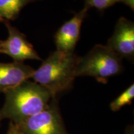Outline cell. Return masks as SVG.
<instances>
[{"label": "cell", "instance_id": "cell-2", "mask_svg": "<svg viewBox=\"0 0 134 134\" xmlns=\"http://www.w3.org/2000/svg\"><path fill=\"white\" fill-rule=\"evenodd\" d=\"M80 57L55 50L35 70L31 79L49 92L52 98L72 88Z\"/></svg>", "mask_w": 134, "mask_h": 134}, {"label": "cell", "instance_id": "cell-8", "mask_svg": "<svg viewBox=\"0 0 134 134\" xmlns=\"http://www.w3.org/2000/svg\"><path fill=\"white\" fill-rule=\"evenodd\" d=\"M34 70L24 63L0 62V93L31 79Z\"/></svg>", "mask_w": 134, "mask_h": 134}, {"label": "cell", "instance_id": "cell-15", "mask_svg": "<svg viewBox=\"0 0 134 134\" xmlns=\"http://www.w3.org/2000/svg\"><path fill=\"white\" fill-rule=\"evenodd\" d=\"M1 119H0V122H1Z\"/></svg>", "mask_w": 134, "mask_h": 134}, {"label": "cell", "instance_id": "cell-11", "mask_svg": "<svg viewBox=\"0 0 134 134\" xmlns=\"http://www.w3.org/2000/svg\"><path fill=\"white\" fill-rule=\"evenodd\" d=\"M120 0H85V6L88 10L90 8H96L100 11L111 7L115 3H119Z\"/></svg>", "mask_w": 134, "mask_h": 134}, {"label": "cell", "instance_id": "cell-12", "mask_svg": "<svg viewBox=\"0 0 134 134\" xmlns=\"http://www.w3.org/2000/svg\"><path fill=\"white\" fill-rule=\"evenodd\" d=\"M7 134H24L20 130L15 124L10 122Z\"/></svg>", "mask_w": 134, "mask_h": 134}, {"label": "cell", "instance_id": "cell-16", "mask_svg": "<svg viewBox=\"0 0 134 134\" xmlns=\"http://www.w3.org/2000/svg\"><path fill=\"white\" fill-rule=\"evenodd\" d=\"M0 22H1V21H0Z\"/></svg>", "mask_w": 134, "mask_h": 134}, {"label": "cell", "instance_id": "cell-5", "mask_svg": "<svg viewBox=\"0 0 134 134\" xmlns=\"http://www.w3.org/2000/svg\"><path fill=\"white\" fill-rule=\"evenodd\" d=\"M8 32L6 40H0V53H4L16 62L23 63L28 60H42L41 57L26 36L9 22H5Z\"/></svg>", "mask_w": 134, "mask_h": 134}, {"label": "cell", "instance_id": "cell-13", "mask_svg": "<svg viewBox=\"0 0 134 134\" xmlns=\"http://www.w3.org/2000/svg\"><path fill=\"white\" fill-rule=\"evenodd\" d=\"M119 3L126 5L133 11L134 9V0H120Z\"/></svg>", "mask_w": 134, "mask_h": 134}, {"label": "cell", "instance_id": "cell-14", "mask_svg": "<svg viewBox=\"0 0 134 134\" xmlns=\"http://www.w3.org/2000/svg\"><path fill=\"white\" fill-rule=\"evenodd\" d=\"M127 134H133V129H130L127 132Z\"/></svg>", "mask_w": 134, "mask_h": 134}, {"label": "cell", "instance_id": "cell-1", "mask_svg": "<svg viewBox=\"0 0 134 134\" xmlns=\"http://www.w3.org/2000/svg\"><path fill=\"white\" fill-rule=\"evenodd\" d=\"M4 94L5 100L0 109V119H9L14 124L41 113L52 99L46 89L29 80Z\"/></svg>", "mask_w": 134, "mask_h": 134}, {"label": "cell", "instance_id": "cell-9", "mask_svg": "<svg viewBox=\"0 0 134 134\" xmlns=\"http://www.w3.org/2000/svg\"><path fill=\"white\" fill-rule=\"evenodd\" d=\"M38 1L40 0H0V21L4 23L16 19L25 6Z\"/></svg>", "mask_w": 134, "mask_h": 134}, {"label": "cell", "instance_id": "cell-10", "mask_svg": "<svg viewBox=\"0 0 134 134\" xmlns=\"http://www.w3.org/2000/svg\"><path fill=\"white\" fill-rule=\"evenodd\" d=\"M134 98V85H130L110 104V108L116 112L126 105L131 104Z\"/></svg>", "mask_w": 134, "mask_h": 134}, {"label": "cell", "instance_id": "cell-3", "mask_svg": "<svg viewBox=\"0 0 134 134\" xmlns=\"http://www.w3.org/2000/svg\"><path fill=\"white\" fill-rule=\"evenodd\" d=\"M122 58L107 46L96 45L81 57L77 64L76 76H90L101 83H107L112 76L123 70Z\"/></svg>", "mask_w": 134, "mask_h": 134}, {"label": "cell", "instance_id": "cell-7", "mask_svg": "<svg viewBox=\"0 0 134 134\" xmlns=\"http://www.w3.org/2000/svg\"><path fill=\"white\" fill-rule=\"evenodd\" d=\"M88 11V9L84 7L58 29L54 36L57 50L65 53H74L80 37L82 24Z\"/></svg>", "mask_w": 134, "mask_h": 134}, {"label": "cell", "instance_id": "cell-4", "mask_svg": "<svg viewBox=\"0 0 134 134\" xmlns=\"http://www.w3.org/2000/svg\"><path fill=\"white\" fill-rule=\"evenodd\" d=\"M15 124L24 134H68L56 98L41 113Z\"/></svg>", "mask_w": 134, "mask_h": 134}, {"label": "cell", "instance_id": "cell-6", "mask_svg": "<svg viewBox=\"0 0 134 134\" xmlns=\"http://www.w3.org/2000/svg\"><path fill=\"white\" fill-rule=\"evenodd\" d=\"M107 46L122 58L133 60L134 57V23L121 17L115 24L113 35Z\"/></svg>", "mask_w": 134, "mask_h": 134}]
</instances>
